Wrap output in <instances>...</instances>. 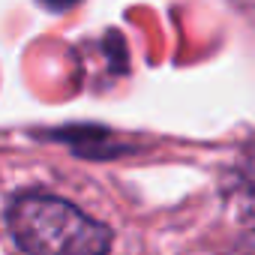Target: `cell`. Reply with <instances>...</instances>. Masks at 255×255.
<instances>
[{
    "instance_id": "cell-3",
    "label": "cell",
    "mask_w": 255,
    "mask_h": 255,
    "mask_svg": "<svg viewBox=\"0 0 255 255\" xmlns=\"http://www.w3.org/2000/svg\"><path fill=\"white\" fill-rule=\"evenodd\" d=\"M42 6H48V9H54V12H63V9H69V6H75L78 0H39Z\"/></svg>"
},
{
    "instance_id": "cell-2",
    "label": "cell",
    "mask_w": 255,
    "mask_h": 255,
    "mask_svg": "<svg viewBox=\"0 0 255 255\" xmlns=\"http://www.w3.org/2000/svg\"><path fill=\"white\" fill-rule=\"evenodd\" d=\"M222 192L231 216L243 228L255 231V141H249L231 162Z\"/></svg>"
},
{
    "instance_id": "cell-1",
    "label": "cell",
    "mask_w": 255,
    "mask_h": 255,
    "mask_svg": "<svg viewBox=\"0 0 255 255\" xmlns=\"http://www.w3.org/2000/svg\"><path fill=\"white\" fill-rule=\"evenodd\" d=\"M6 225L30 255H105L111 249L108 225L51 192L18 195L6 210Z\"/></svg>"
}]
</instances>
